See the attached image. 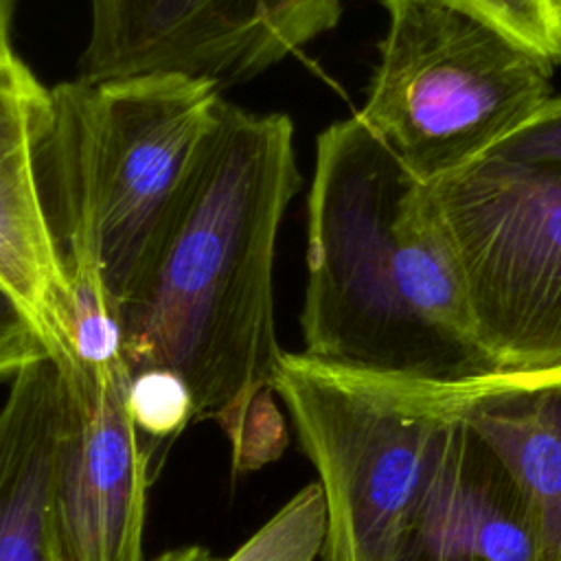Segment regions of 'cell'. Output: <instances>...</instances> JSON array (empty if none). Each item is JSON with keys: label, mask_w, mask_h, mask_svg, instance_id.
<instances>
[{"label": "cell", "mask_w": 561, "mask_h": 561, "mask_svg": "<svg viewBox=\"0 0 561 561\" xmlns=\"http://www.w3.org/2000/svg\"><path fill=\"white\" fill-rule=\"evenodd\" d=\"M462 11L519 46L533 50L550 66L561 64V18L552 0H434Z\"/></svg>", "instance_id": "9a60e30c"}, {"label": "cell", "mask_w": 561, "mask_h": 561, "mask_svg": "<svg viewBox=\"0 0 561 561\" xmlns=\"http://www.w3.org/2000/svg\"><path fill=\"white\" fill-rule=\"evenodd\" d=\"M50 519L59 561H145L147 493L158 458L129 414L131 377L57 368Z\"/></svg>", "instance_id": "ba28073f"}, {"label": "cell", "mask_w": 561, "mask_h": 561, "mask_svg": "<svg viewBox=\"0 0 561 561\" xmlns=\"http://www.w3.org/2000/svg\"><path fill=\"white\" fill-rule=\"evenodd\" d=\"M554 2V7H557V13H559V18H561V0H552Z\"/></svg>", "instance_id": "44dd1931"}, {"label": "cell", "mask_w": 561, "mask_h": 561, "mask_svg": "<svg viewBox=\"0 0 561 561\" xmlns=\"http://www.w3.org/2000/svg\"><path fill=\"white\" fill-rule=\"evenodd\" d=\"M318 471L322 561H401L451 430L434 381L280 351L270 381Z\"/></svg>", "instance_id": "277c9868"}, {"label": "cell", "mask_w": 561, "mask_h": 561, "mask_svg": "<svg viewBox=\"0 0 561 561\" xmlns=\"http://www.w3.org/2000/svg\"><path fill=\"white\" fill-rule=\"evenodd\" d=\"M272 394V388L259 390L234 416L219 425L230 445L234 476L259 471L278 460L289 443L287 421Z\"/></svg>", "instance_id": "2e32d148"}, {"label": "cell", "mask_w": 561, "mask_h": 561, "mask_svg": "<svg viewBox=\"0 0 561 561\" xmlns=\"http://www.w3.org/2000/svg\"><path fill=\"white\" fill-rule=\"evenodd\" d=\"M15 0H0V61L15 55L11 46V22H13Z\"/></svg>", "instance_id": "ffe728a7"}, {"label": "cell", "mask_w": 561, "mask_h": 561, "mask_svg": "<svg viewBox=\"0 0 561 561\" xmlns=\"http://www.w3.org/2000/svg\"><path fill=\"white\" fill-rule=\"evenodd\" d=\"M149 561H221V559H217L204 546H180V548L164 550L162 554H158Z\"/></svg>", "instance_id": "d6986e66"}, {"label": "cell", "mask_w": 561, "mask_h": 561, "mask_svg": "<svg viewBox=\"0 0 561 561\" xmlns=\"http://www.w3.org/2000/svg\"><path fill=\"white\" fill-rule=\"evenodd\" d=\"M298 188L291 118L221 99L118 298L131 375H178L195 421L221 425L270 388L276 241Z\"/></svg>", "instance_id": "6da1fadb"}, {"label": "cell", "mask_w": 561, "mask_h": 561, "mask_svg": "<svg viewBox=\"0 0 561 561\" xmlns=\"http://www.w3.org/2000/svg\"><path fill=\"white\" fill-rule=\"evenodd\" d=\"M129 414L140 436L162 458L171 443L195 421L186 383L169 370H140L129 383Z\"/></svg>", "instance_id": "5bb4252c"}, {"label": "cell", "mask_w": 561, "mask_h": 561, "mask_svg": "<svg viewBox=\"0 0 561 561\" xmlns=\"http://www.w3.org/2000/svg\"><path fill=\"white\" fill-rule=\"evenodd\" d=\"M57 408L46 355L11 377L0 405V561H59L50 519Z\"/></svg>", "instance_id": "7c38bea8"}, {"label": "cell", "mask_w": 561, "mask_h": 561, "mask_svg": "<svg viewBox=\"0 0 561 561\" xmlns=\"http://www.w3.org/2000/svg\"><path fill=\"white\" fill-rule=\"evenodd\" d=\"M386 33L357 118L425 184L480 160L550 96L554 66L434 0H381Z\"/></svg>", "instance_id": "5b68a950"}, {"label": "cell", "mask_w": 561, "mask_h": 561, "mask_svg": "<svg viewBox=\"0 0 561 561\" xmlns=\"http://www.w3.org/2000/svg\"><path fill=\"white\" fill-rule=\"evenodd\" d=\"M300 333L302 353L344 368L421 381L497 373L430 186L357 114L316 138Z\"/></svg>", "instance_id": "7a4b0ae2"}, {"label": "cell", "mask_w": 561, "mask_h": 561, "mask_svg": "<svg viewBox=\"0 0 561 561\" xmlns=\"http://www.w3.org/2000/svg\"><path fill=\"white\" fill-rule=\"evenodd\" d=\"M401 561H543L515 482L458 421L451 423Z\"/></svg>", "instance_id": "8fae6325"}, {"label": "cell", "mask_w": 561, "mask_h": 561, "mask_svg": "<svg viewBox=\"0 0 561 561\" xmlns=\"http://www.w3.org/2000/svg\"><path fill=\"white\" fill-rule=\"evenodd\" d=\"M44 355L33 327L0 289V379L13 377L22 366Z\"/></svg>", "instance_id": "ac0fdd59"}, {"label": "cell", "mask_w": 561, "mask_h": 561, "mask_svg": "<svg viewBox=\"0 0 561 561\" xmlns=\"http://www.w3.org/2000/svg\"><path fill=\"white\" fill-rule=\"evenodd\" d=\"M46 99L48 88L18 53L0 61V289L42 348L61 320L68 291L35 160Z\"/></svg>", "instance_id": "9c48e42d"}, {"label": "cell", "mask_w": 561, "mask_h": 561, "mask_svg": "<svg viewBox=\"0 0 561 561\" xmlns=\"http://www.w3.org/2000/svg\"><path fill=\"white\" fill-rule=\"evenodd\" d=\"M427 186L495 368H561V169L482 156Z\"/></svg>", "instance_id": "8992f818"}, {"label": "cell", "mask_w": 561, "mask_h": 561, "mask_svg": "<svg viewBox=\"0 0 561 561\" xmlns=\"http://www.w3.org/2000/svg\"><path fill=\"white\" fill-rule=\"evenodd\" d=\"M219 101L178 72L48 90L35 160L66 285L105 283L118 305Z\"/></svg>", "instance_id": "3957f363"}, {"label": "cell", "mask_w": 561, "mask_h": 561, "mask_svg": "<svg viewBox=\"0 0 561 561\" xmlns=\"http://www.w3.org/2000/svg\"><path fill=\"white\" fill-rule=\"evenodd\" d=\"M447 416L500 460L537 528L543 561H561V368L434 381Z\"/></svg>", "instance_id": "30bf717a"}, {"label": "cell", "mask_w": 561, "mask_h": 561, "mask_svg": "<svg viewBox=\"0 0 561 561\" xmlns=\"http://www.w3.org/2000/svg\"><path fill=\"white\" fill-rule=\"evenodd\" d=\"M342 7L344 0H90L79 79L178 72L221 90L331 31Z\"/></svg>", "instance_id": "52a82bcc"}, {"label": "cell", "mask_w": 561, "mask_h": 561, "mask_svg": "<svg viewBox=\"0 0 561 561\" xmlns=\"http://www.w3.org/2000/svg\"><path fill=\"white\" fill-rule=\"evenodd\" d=\"M484 156L561 169V94H550L526 123L502 138Z\"/></svg>", "instance_id": "e0dca14e"}, {"label": "cell", "mask_w": 561, "mask_h": 561, "mask_svg": "<svg viewBox=\"0 0 561 561\" xmlns=\"http://www.w3.org/2000/svg\"><path fill=\"white\" fill-rule=\"evenodd\" d=\"M324 537V497L320 484L311 482L221 561H316L322 554Z\"/></svg>", "instance_id": "4fadbf2b"}]
</instances>
